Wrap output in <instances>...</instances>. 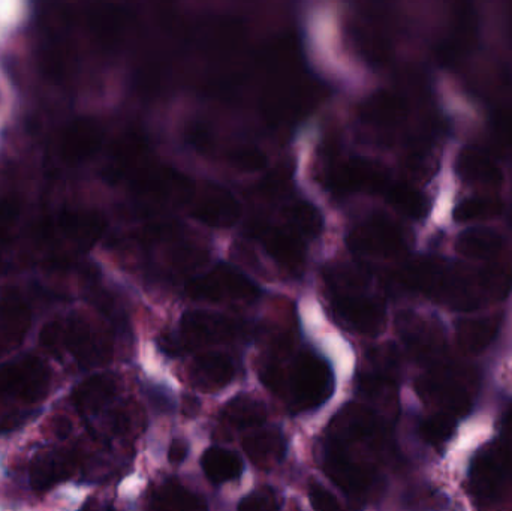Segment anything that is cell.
Wrapping results in <instances>:
<instances>
[{"instance_id": "1", "label": "cell", "mask_w": 512, "mask_h": 511, "mask_svg": "<svg viewBox=\"0 0 512 511\" xmlns=\"http://www.w3.org/2000/svg\"><path fill=\"white\" fill-rule=\"evenodd\" d=\"M50 389V371L38 357L12 360L0 368V413L39 404Z\"/></svg>"}, {"instance_id": "2", "label": "cell", "mask_w": 512, "mask_h": 511, "mask_svg": "<svg viewBox=\"0 0 512 511\" xmlns=\"http://www.w3.org/2000/svg\"><path fill=\"white\" fill-rule=\"evenodd\" d=\"M334 392V374L322 357L303 353L291 371L292 401L298 411H312L324 405Z\"/></svg>"}, {"instance_id": "3", "label": "cell", "mask_w": 512, "mask_h": 511, "mask_svg": "<svg viewBox=\"0 0 512 511\" xmlns=\"http://www.w3.org/2000/svg\"><path fill=\"white\" fill-rule=\"evenodd\" d=\"M59 350H68L86 368L104 365L113 353L107 332L84 315H72L59 323Z\"/></svg>"}, {"instance_id": "4", "label": "cell", "mask_w": 512, "mask_h": 511, "mask_svg": "<svg viewBox=\"0 0 512 511\" xmlns=\"http://www.w3.org/2000/svg\"><path fill=\"white\" fill-rule=\"evenodd\" d=\"M188 294L203 302H254L259 288L239 270L221 264L188 284Z\"/></svg>"}, {"instance_id": "5", "label": "cell", "mask_w": 512, "mask_h": 511, "mask_svg": "<svg viewBox=\"0 0 512 511\" xmlns=\"http://www.w3.org/2000/svg\"><path fill=\"white\" fill-rule=\"evenodd\" d=\"M355 254L373 258H396L406 249V237L396 222L384 215L372 216L348 236Z\"/></svg>"}, {"instance_id": "6", "label": "cell", "mask_w": 512, "mask_h": 511, "mask_svg": "<svg viewBox=\"0 0 512 511\" xmlns=\"http://www.w3.org/2000/svg\"><path fill=\"white\" fill-rule=\"evenodd\" d=\"M333 309L346 329L376 336L385 327V308L379 300L361 293H334Z\"/></svg>"}, {"instance_id": "7", "label": "cell", "mask_w": 512, "mask_h": 511, "mask_svg": "<svg viewBox=\"0 0 512 511\" xmlns=\"http://www.w3.org/2000/svg\"><path fill=\"white\" fill-rule=\"evenodd\" d=\"M243 333V323L215 312L191 311L182 318L183 341L191 347L228 344Z\"/></svg>"}, {"instance_id": "8", "label": "cell", "mask_w": 512, "mask_h": 511, "mask_svg": "<svg viewBox=\"0 0 512 511\" xmlns=\"http://www.w3.org/2000/svg\"><path fill=\"white\" fill-rule=\"evenodd\" d=\"M322 467L327 476L349 497H366L372 488V471L351 458L343 444L330 440L322 452Z\"/></svg>"}, {"instance_id": "9", "label": "cell", "mask_w": 512, "mask_h": 511, "mask_svg": "<svg viewBox=\"0 0 512 511\" xmlns=\"http://www.w3.org/2000/svg\"><path fill=\"white\" fill-rule=\"evenodd\" d=\"M507 456L501 450H486L472 462L469 492L475 503L489 506L501 495L507 480Z\"/></svg>"}, {"instance_id": "10", "label": "cell", "mask_w": 512, "mask_h": 511, "mask_svg": "<svg viewBox=\"0 0 512 511\" xmlns=\"http://www.w3.org/2000/svg\"><path fill=\"white\" fill-rule=\"evenodd\" d=\"M134 192L150 204L182 203L191 195V183L171 168H149L135 176Z\"/></svg>"}, {"instance_id": "11", "label": "cell", "mask_w": 512, "mask_h": 511, "mask_svg": "<svg viewBox=\"0 0 512 511\" xmlns=\"http://www.w3.org/2000/svg\"><path fill=\"white\" fill-rule=\"evenodd\" d=\"M390 183L385 168L366 159L343 162L331 177V185L339 194H378L387 191Z\"/></svg>"}, {"instance_id": "12", "label": "cell", "mask_w": 512, "mask_h": 511, "mask_svg": "<svg viewBox=\"0 0 512 511\" xmlns=\"http://www.w3.org/2000/svg\"><path fill=\"white\" fill-rule=\"evenodd\" d=\"M78 468L77 453L69 449H51L39 453L30 467V486L45 492L71 479Z\"/></svg>"}, {"instance_id": "13", "label": "cell", "mask_w": 512, "mask_h": 511, "mask_svg": "<svg viewBox=\"0 0 512 511\" xmlns=\"http://www.w3.org/2000/svg\"><path fill=\"white\" fill-rule=\"evenodd\" d=\"M417 392L426 401L441 405L445 413L451 416L465 413L471 405L466 387L456 378L450 377L447 372H430L418 381Z\"/></svg>"}, {"instance_id": "14", "label": "cell", "mask_w": 512, "mask_h": 511, "mask_svg": "<svg viewBox=\"0 0 512 511\" xmlns=\"http://www.w3.org/2000/svg\"><path fill=\"white\" fill-rule=\"evenodd\" d=\"M107 222L95 212L63 213L56 221H50L42 227L44 237L62 234L81 248H92L102 234Z\"/></svg>"}, {"instance_id": "15", "label": "cell", "mask_w": 512, "mask_h": 511, "mask_svg": "<svg viewBox=\"0 0 512 511\" xmlns=\"http://www.w3.org/2000/svg\"><path fill=\"white\" fill-rule=\"evenodd\" d=\"M192 218L212 228H230L239 222L242 206L231 192L212 188L204 192L194 204Z\"/></svg>"}, {"instance_id": "16", "label": "cell", "mask_w": 512, "mask_h": 511, "mask_svg": "<svg viewBox=\"0 0 512 511\" xmlns=\"http://www.w3.org/2000/svg\"><path fill=\"white\" fill-rule=\"evenodd\" d=\"M102 129L93 120H74L66 126L59 141L60 156L66 162H81L98 152L102 144Z\"/></svg>"}, {"instance_id": "17", "label": "cell", "mask_w": 512, "mask_h": 511, "mask_svg": "<svg viewBox=\"0 0 512 511\" xmlns=\"http://www.w3.org/2000/svg\"><path fill=\"white\" fill-rule=\"evenodd\" d=\"M236 366L224 353L201 354L189 369V380L201 392H216L233 381Z\"/></svg>"}, {"instance_id": "18", "label": "cell", "mask_w": 512, "mask_h": 511, "mask_svg": "<svg viewBox=\"0 0 512 511\" xmlns=\"http://www.w3.org/2000/svg\"><path fill=\"white\" fill-rule=\"evenodd\" d=\"M265 252L289 272H298L304 263L303 237L291 228H264L259 234Z\"/></svg>"}, {"instance_id": "19", "label": "cell", "mask_w": 512, "mask_h": 511, "mask_svg": "<svg viewBox=\"0 0 512 511\" xmlns=\"http://www.w3.org/2000/svg\"><path fill=\"white\" fill-rule=\"evenodd\" d=\"M397 327L406 347L420 359H432L441 350V333L424 318L405 312L399 315Z\"/></svg>"}, {"instance_id": "20", "label": "cell", "mask_w": 512, "mask_h": 511, "mask_svg": "<svg viewBox=\"0 0 512 511\" xmlns=\"http://www.w3.org/2000/svg\"><path fill=\"white\" fill-rule=\"evenodd\" d=\"M457 254L468 260H496L507 248V239L498 230L487 227H472L462 231L454 243Z\"/></svg>"}, {"instance_id": "21", "label": "cell", "mask_w": 512, "mask_h": 511, "mask_svg": "<svg viewBox=\"0 0 512 511\" xmlns=\"http://www.w3.org/2000/svg\"><path fill=\"white\" fill-rule=\"evenodd\" d=\"M456 171L465 182L472 185L498 188L504 183V173L495 159L483 150L466 147L456 159Z\"/></svg>"}, {"instance_id": "22", "label": "cell", "mask_w": 512, "mask_h": 511, "mask_svg": "<svg viewBox=\"0 0 512 511\" xmlns=\"http://www.w3.org/2000/svg\"><path fill=\"white\" fill-rule=\"evenodd\" d=\"M408 102L393 92H378L370 96L361 108V116L367 123L379 128H394L408 116Z\"/></svg>"}, {"instance_id": "23", "label": "cell", "mask_w": 512, "mask_h": 511, "mask_svg": "<svg viewBox=\"0 0 512 511\" xmlns=\"http://www.w3.org/2000/svg\"><path fill=\"white\" fill-rule=\"evenodd\" d=\"M499 329V317L463 318L456 324L457 344L465 353H483L498 338Z\"/></svg>"}, {"instance_id": "24", "label": "cell", "mask_w": 512, "mask_h": 511, "mask_svg": "<svg viewBox=\"0 0 512 511\" xmlns=\"http://www.w3.org/2000/svg\"><path fill=\"white\" fill-rule=\"evenodd\" d=\"M146 150L147 141L140 134L129 132L123 135L111 152L107 173H105L107 179L110 182H120L129 174H134Z\"/></svg>"}, {"instance_id": "25", "label": "cell", "mask_w": 512, "mask_h": 511, "mask_svg": "<svg viewBox=\"0 0 512 511\" xmlns=\"http://www.w3.org/2000/svg\"><path fill=\"white\" fill-rule=\"evenodd\" d=\"M117 392L116 378L110 374L93 375L72 393V404L84 416L98 413Z\"/></svg>"}, {"instance_id": "26", "label": "cell", "mask_w": 512, "mask_h": 511, "mask_svg": "<svg viewBox=\"0 0 512 511\" xmlns=\"http://www.w3.org/2000/svg\"><path fill=\"white\" fill-rule=\"evenodd\" d=\"M243 449L255 467L270 470L283 461L286 455V440L277 429L256 432L243 441Z\"/></svg>"}, {"instance_id": "27", "label": "cell", "mask_w": 512, "mask_h": 511, "mask_svg": "<svg viewBox=\"0 0 512 511\" xmlns=\"http://www.w3.org/2000/svg\"><path fill=\"white\" fill-rule=\"evenodd\" d=\"M29 324V309L20 297L8 294L0 299V354L24 338Z\"/></svg>"}, {"instance_id": "28", "label": "cell", "mask_w": 512, "mask_h": 511, "mask_svg": "<svg viewBox=\"0 0 512 511\" xmlns=\"http://www.w3.org/2000/svg\"><path fill=\"white\" fill-rule=\"evenodd\" d=\"M201 467L207 479L216 485L239 479L243 473V462L234 452L221 447H212L207 450L201 459Z\"/></svg>"}, {"instance_id": "29", "label": "cell", "mask_w": 512, "mask_h": 511, "mask_svg": "<svg viewBox=\"0 0 512 511\" xmlns=\"http://www.w3.org/2000/svg\"><path fill=\"white\" fill-rule=\"evenodd\" d=\"M222 419L233 428H252L262 425L267 420V408L252 396L240 395L225 405Z\"/></svg>"}, {"instance_id": "30", "label": "cell", "mask_w": 512, "mask_h": 511, "mask_svg": "<svg viewBox=\"0 0 512 511\" xmlns=\"http://www.w3.org/2000/svg\"><path fill=\"white\" fill-rule=\"evenodd\" d=\"M367 363H369L370 371L363 375L364 378L390 384V386L396 384L400 357L399 351L393 344H384L373 348L367 356Z\"/></svg>"}, {"instance_id": "31", "label": "cell", "mask_w": 512, "mask_h": 511, "mask_svg": "<svg viewBox=\"0 0 512 511\" xmlns=\"http://www.w3.org/2000/svg\"><path fill=\"white\" fill-rule=\"evenodd\" d=\"M502 201L489 195H472L457 204L454 209V219L460 224H477V222L489 221L501 215Z\"/></svg>"}, {"instance_id": "32", "label": "cell", "mask_w": 512, "mask_h": 511, "mask_svg": "<svg viewBox=\"0 0 512 511\" xmlns=\"http://www.w3.org/2000/svg\"><path fill=\"white\" fill-rule=\"evenodd\" d=\"M388 203L397 212L411 219H421L427 213V200L415 186L409 183H390L385 191Z\"/></svg>"}, {"instance_id": "33", "label": "cell", "mask_w": 512, "mask_h": 511, "mask_svg": "<svg viewBox=\"0 0 512 511\" xmlns=\"http://www.w3.org/2000/svg\"><path fill=\"white\" fill-rule=\"evenodd\" d=\"M288 228L300 237H313L321 231L322 218L315 207L307 203H294L285 209Z\"/></svg>"}, {"instance_id": "34", "label": "cell", "mask_w": 512, "mask_h": 511, "mask_svg": "<svg viewBox=\"0 0 512 511\" xmlns=\"http://www.w3.org/2000/svg\"><path fill=\"white\" fill-rule=\"evenodd\" d=\"M156 507L159 511H209L203 498L177 485L164 486L156 497Z\"/></svg>"}, {"instance_id": "35", "label": "cell", "mask_w": 512, "mask_h": 511, "mask_svg": "<svg viewBox=\"0 0 512 511\" xmlns=\"http://www.w3.org/2000/svg\"><path fill=\"white\" fill-rule=\"evenodd\" d=\"M454 431H456V420L445 411L427 417L420 426L421 438L435 447H441L448 443L453 437Z\"/></svg>"}, {"instance_id": "36", "label": "cell", "mask_w": 512, "mask_h": 511, "mask_svg": "<svg viewBox=\"0 0 512 511\" xmlns=\"http://www.w3.org/2000/svg\"><path fill=\"white\" fill-rule=\"evenodd\" d=\"M167 260L173 269L182 273H189L201 269L209 260V255L197 246L182 243V245L173 246L168 251Z\"/></svg>"}, {"instance_id": "37", "label": "cell", "mask_w": 512, "mask_h": 511, "mask_svg": "<svg viewBox=\"0 0 512 511\" xmlns=\"http://www.w3.org/2000/svg\"><path fill=\"white\" fill-rule=\"evenodd\" d=\"M231 164L243 173H256L267 167V156L261 149L254 146H243L231 152Z\"/></svg>"}, {"instance_id": "38", "label": "cell", "mask_w": 512, "mask_h": 511, "mask_svg": "<svg viewBox=\"0 0 512 511\" xmlns=\"http://www.w3.org/2000/svg\"><path fill=\"white\" fill-rule=\"evenodd\" d=\"M492 131L501 146L512 150V102L495 108L492 114Z\"/></svg>"}, {"instance_id": "39", "label": "cell", "mask_w": 512, "mask_h": 511, "mask_svg": "<svg viewBox=\"0 0 512 511\" xmlns=\"http://www.w3.org/2000/svg\"><path fill=\"white\" fill-rule=\"evenodd\" d=\"M239 511H279V504L270 488H262L243 498Z\"/></svg>"}, {"instance_id": "40", "label": "cell", "mask_w": 512, "mask_h": 511, "mask_svg": "<svg viewBox=\"0 0 512 511\" xmlns=\"http://www.w3.org/2000/svg\"><path fill=\"white\" fill-rule=\"evenodd\" d=\"M310 504L315 511H343L339 501L321 485H313L309 491Z\"/></svg>"}, {"instance_id": "41", "label": "cell", "mask_w": 512, "mask_h": 511, "mask_svg": "<svg viewBox=\"0 0 512 511\" xmlns=\"http://www.w3.org/2000/svg\"><path fill=\"white\" fill-rule=\"evenodd\" d=\"M18 212H20V204L12 198L0 200V242L8 237L14 222L17 221Z\"/></svg>"}, {"instance_id": "42", "label": "cell", "mask_w": 512, "mask_h": 511, "mask_svg": "<svg viewBox=\"0 0 512 511\" xmlns=\"http://www.w3.org/2000/svg\"><path fill=\"white\" fill-rule=\"evenodd\" d=\"M189 446L185 440H174L170 446V452H168V459L171 464H182L188 456Z\"/></svg>"}, {"instance_id": "43", "label": "cell", "mask_w": 512, "mask_h": 511, "mask_svg": "<svg viewBox=\"0 0 512 511\" xmlns=\"http://www.w3.org/2000/svg\"><path fill=\"white\" fill-rule=\"evenodd\" d=\"M189 135H191L192 146L197 147V149L209 146V135H207L206 129L195 126L192 131H189Z\"/></svg>"}, {"instance_id": "44", "label": "cell", "mask_w": 512, "mask_h": 511, "mask_svg": "<svg viewBox=\"0 0 512 511\" xmlns=\"http://www.w3.org/2000/svg\"><path fill=\"white\" fill-rule=\"evenodd\" d=\"M502 434H504L505 441H507L508 447L512 450V410L508 413V416L504 420V428H502Z\"/></svg>"}, {"instance_id": "45", "label": "cell", "mask_w": 512, "mask_h": 511, "mask_svg": "<svg viewBox=\"0 0 512 511\" xmlns=\"http://www.w3.org/2000/svg\"><path fill=\"white\" fill-rule=\"evenodd\" d=\"M56 431H57V434L60 435V437H66V435L69 434V431H71V425H69L68 420H66V419L57 420Z\"/></svg>"}, {"instance_id": "46", "label": "cell", "mask_w": 512, "mask_h": 511, "mask_svg": "<svg viewBox=\"0 0 512 511\" xmlns=\"http://www.w3.org/2000/svg\"><path fill=\"white\" fill-rule=\"evenodd\" d=\"M451 511H465V510H463V507H462V506H460V504H457V506H456V507H454V509H453V510H451Z\"/></svg>"}]
</instances>
